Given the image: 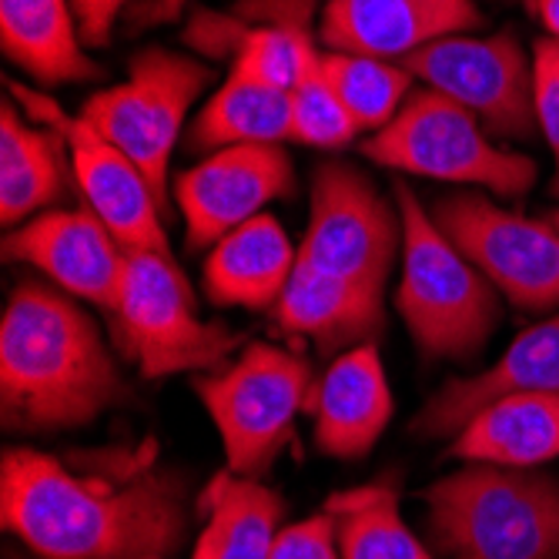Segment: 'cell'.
I'll return each mask as SVG.
<instances>
[{"label":"cell","mask_w":559,"mask_h":559,"mask_svg":"<svg viewBox=\"0 0 559 559\" xmlns=\"http://www.w3.org/2000/svg\"><path fill=\"white\" fill-rule=\"evenodd\" d=\"M0 523L40 559H165L188 536V479L151 449L100 455L78 473L50 452L11 445Z\"/></svg>","instance_id":"obj_1"},{"label":"cell","mask_w":559,"mask_h":559,"mask_svg":"<svg viewBox=\"0 0 559 559\" xmlns=\"http://www.w3.org/2000/svg\"><path fill=\"white\" fill-rule=\"evenodd\" d=\"M128 382L81 301L47 282L14 285L0 319V416L21 436L81 429L128 402Z\"/></svg>","instance_id":"obj_2"},{"label":"cell","mask_w":559,"mask_h":559,"mask_svg":"<svg viewBox=\"0 0 559 559\" xmlns=\"http://www.w3.org/2000/svg\"><path fill=\"white\" fill-rule=\"evenodd\" d=\"M426 533L442 559H559V476L463 463L426 492Z\"/></svg>","instance_id":"obj_3"},{"label":"cell","mask_w":559,"mask_h":559,"mask_svg":"<svg viewBox=\"0 0 559 559\" xmlns=\"http://www.w3.org/2000/svg\"><path fill=\"white\" fill-rule=\"evenodd\" d=\"M402 262L395 312L426 359L469 362L499 322V292L455 248L409 185H395Z\"/></svg>","instance_id":"obj_4"},{"label":"cell","mask_w":559,"mask_h":559,"mask_svg":"<svg viewBox=\"0 0 559 559\" xmlns=\"http://www.w3.org/2000/svg\"><path fill=\"white\" fill-rule=\"evenodd\" d=\"M316 372L309 359L272 342H251L228 366L194 376L191 389L222 439L225 469L265 479L309 413Z\"/></svg>","instance_id":"obj_5"},{"label":"cell","mask_w":559,"mask_h":559,"mask_svg":"<svg viewBox=\"0 0 559 559\" xmlns=\"http://www.w3.org/2000/svg\"><path fill=\"white\" fill-rule=\"evenodd\" d=\"M362 155L399 175L469 185L499 198H523L539 175L530 155L496 144L476 115L432 87L413 91L382 131L366 134Z\"/></svg>","instance_id":"obj_6"},{"label":"cell","mask_w":559,"mask_h":559,"mask_svg":"<svg viewBox=\"0 0 559 559\" xmlns=\"http://www.w3.org/2000/svg\"><path fill=\"white\" fill-rule=\"evenodd\" d=\"M108 319L121 355L144 379L218 372L241 342L225 322L198 316L185 272L165 251H128L124 285Z\"/></svg>","instance_id":"obj_7"},{"label":"cell","mask_w":559,"mask_h":559,"mask_svg":"<svg viewBox=\"0 0 559 559\" xmlns=\"http://www.w3.org/2000/svg\"><path fill=\"white\" fill-rule=\"evenodd\" d=\"M212 68L168 47H144L128 78L84 100L81 115L144 171L158 198L171 201V158L194 100L209 91Z\"/></svg>","instance_id":"obj_8"},{"label":"cell","mask_w":559,"mask_h":559,"mask_svg":"<svg viewBox=\"0 0 559 559\" xmlns=\"http://www.w3.org/2000/svg\"><path fill=\"white\" fill-rule=\"evenodd\" d=\"M298 262L382 298L395 262H402L399 205L366 171L345 162L319 165Z\"/></svg>","instance_id":"obj_9"},{"label":"cell","mask_w":559,"mask_h":559,"mask_svg":"<svg viewBox=\"0 0 559 559\" xmlns=\"http://www.w3.org/2000/svg\"><path fill=\"white\" fill-rule=\"evenodd\" d=\"M442 235L523 312L559 309V228L496 205L489 194L452 191L429 209Z\"/></svg>","instance_id":"obj_10"},{"label":"cell","mask_w":559,"mask_h":559,"mask_svg":"<svg viewBox=\"0 0 559 559\" xmlns=\"http://www.w3.org/2000/svg\"><path fill=\"white\" fill-rule=\"evenodd\" d=\"M8 91L21 111L64 138L71 175L84 205L115 231L124 251H165L171 255L165 201L124 151L115 147L84 115L64 111L50 94L31 91L24 84H8Z\"/></svg>","instance_id":"obj_11"},{"label":"cell","mask_w":559,"mask_h":559,"mask_svg":"<svg viewBox=\"0 0 559 559\" xmlns=\"http://www.w3.org/2000/svg\"><path fill=\"white\" fill-rule=\"evenodd\" d=\"M402 68L423 87L463 105L496 138H530L536 131L533 55L513 34H452L416 50Z\"/></svg>","instance_id":"obj_12"},{"label":"cell","mask_w":559,"mask_h":559,"mask_svg":"<svg viewBox=\"0 0 559 559\" xmlns=\"http://www.w3.org/2000/svg\"><path fill=\"white\" fill-rule=\"evenodd\" d=\"M292 191L295 165L282 144H235L212 151L171 181V201L185 222L188 251H209L218 238L265 215L272 201Z\"/></svg>","instance_id":"obj_13"},{"label":"cell","mask_w":559,"mask_h":559,"mask_svg":"<svg viewBox=\"0 0 559 559\" xmlns=\"http://www.w3.org/2000/svg\"><path fill=\"white\" fill-rule=\"evenodd\" d=\"M4 259L37 269L50 285L105 316L115 312L128 269L124 245L91 209H50L8 228Z\"/></svg>","instance_id":"obj_14"},{"label":"cell","mask_w":559,"mask_h":559,"mask_svg":"<svg viewBox=\"0 0 559 559\" xmlns=\"http://www.w3.org/2000/svg\"><path fill=\"white\" fill-rule=\"evenodd\" d=\"M479 24L476 0H325L319 44L402 64L416 50Z\"/></svg>","instance_id":"obj_15"},{"label":"cell","mask_w":559,"mask_h":559,"mask_svg":"<svg viewBox=\"0 0 559 559\" xmlns=\"http://www.w3.org/2000/svg\"><path fill=\"white\" fill-rule=\"evenodd\" d=\"M316 449L332 460H362L395 416V399L376 342L355 345L329 362L309 402Z\"/></svg>","instance_id":"obj_16"},{"label":"cell","mask_w":559,"mask_h":559,"mask_svg":"<svg viewBox=\"0 0 559 559\" xmlns=\"http://www.w3.org/2000/svg\"><path fill=\"white\" fill-rule=\"evenodd\" d=\"M513 392L559 395V312L523 329L489 369L463 379H449L419 409L413 432L423 439H449L483 405Z\"/></svg>","instance_id":"obj_17"},{"label":"cell","mask_w":559,"mask_h":559,"mask_svg":"<svg viewBox=\"0 0 559 559\" xmlns=\"http://www.w3.org/2000/svg\"><path fill=\"white\" fill-rule=\"evenodd\" d=\"M205 255L201 282L212 305L272 312L295 275L298 245L288 238L282 222L265 212L218 238Z\"/></svg>","instance_id":"obj_18"},{"label":"cell","mask_w":559,"mask_h":559,"mask_svg":"<svg viewBox=\"0 0 559 559\" xmlns=\"http://www.w3.org/2000/svg\"><path fill=\"white\" fill-rule=\"evenodd\" d=\"M272 319L285 335L309 338L322 355L335 359V355L382 335L385 305L362 288L298 262L288 288L272 309Z\"/></svg>","instance_id":"obj_19"},{"label":"cell","mask_w":559,"mask_h":559,"mask_svg":"<svg viewBox=\"0 0 559 559\" xmlns=\"http://www.w3.org/2000/svg\"><path fill=\"white\" fill-rule=\"evenodd\" d=\"M449 455L460 463L536 469L559 460V395H499L452 436Z\"/></svg>","instance_id":"obj_20"},{"label":"cell","mask_w":559,"mask_h":559,"mask_svg":"<svg viewBox=\"0 0 559 559\" xmlns=\"http://www.w3.org/2000/svg\"><path fill=\"white\" fill-rule=\"evenodd\" d=\"M71 171V155L64 138L31 124L24 111L17 115L14 97H4L0 111V222L17 228L40 212H50L64 198Z\"/></svg>","instance_id":"obj_21"},{"label":"cell","mask_w":559,"mask_h":559,"mask_svg":"<svg viewBox=\"0 0 559 559\" xmlns=\"http://www.w3.org/2000/svg\"><path fill=\"white\" fill-rule=\"evenodd\" d=\"M0 47L40 87L94 81L71 0H0Z\"/></svg>","instance_id":"obj_22"},{"label":"cell","mask_w":559,"mask_h":559,"mask_svg":"<svg viewBox=\"0 0 559 559\" xmlns=\"http://www.w3.org/2000/svg\"><path fill=\"white\" fill-rule=\"evenodd\" d=\"M285 526V502L262 479L222 473L205 492V526L191 559H272Z\"/></svg>","instance_id":"obj_23"},{"label":"cell","mask_w":559,"mask_h":559,"mask_svg":"<svg viewBox=\"0 0 559 559\" xmlns=\"http://www.w3.org/2000/svg\"><path fill=\"white\" fill-rule=\"evenodd\" d=\"M325 513L335 530L338 559H439L402 520L399 489L389 479L332 492Z\"/></svg>","instance_id":"obj_24"},{"label":"cell","mask_w":559,"mask_h":559,"mask_svg":"<svg viewBox=\"0 0 559 559\" xmlns=\"http://www.w3.org/2000/svg\"><path fill=\"white\" fill-rule=\"evenodd\" d=\"M188 141L209 155L235 144H285L292 141V94L228 71V81L191 121Z\"/></svg>","instance_id":"obj_25"},{"label":"cell","mask_w":559,"mask_h":559,"mask_svg":"<svg viewBox=\"0 0 559 559\" xmlns=\"http://www.w3.org/2000/svg\"><path fill=\"white\" fill-rule=\"evenodd\" d=\"M322 71L366 134L382 131L416 91V78L399 61L329 50L322 55Z\"/></svg>","instance_id":"obj_26"},{"label":"cell","mask_w":559,"mask_h":559,"mask_svg":"<svg viewBox=\"0 0 559 559\" xmlns=\"http://www.w3.org/2000/svg\"><path fill=\"white\" fill-rule=\"evenodd\" d=\"M292 141L309 147H345L362 134L352 111L342 105L332 81L322 71V61L305 74L292 91Z\"/></svg>","instance_id":"obj_27"},{"label":"cell","mask_w":559,"mask_h":559,"mask_svg":"<svg viewBox=\"0 0 559 559\" xmlns=\"http://www.w3.org/2000/svg\"><path fill=\"white\" fill-rule=\"evenodd\" d=\"M533 108L536 131L546 138L556 165V191H559V44L543 37L533 44Z\"/></svg>","instance_id":"obj_28"},{"label":"cell","mask_w":559,"mask_h":559,"mask_svg":"<svg viewBox=\"0 0 559 559\" xmlns=\"http://www.w3.org/2000/svg\"><path fill=\"white\" fill-rule=\"evenodd\" d=\"M272 559H338V546H335V530L329 513H316L305 516L298 523H285Z\"/></svg>","instance_id":"obj_29"},{"label":"cell","mask_w":559,"mask_h":559,"mask_svg":"<svg viewBox=\"0 0 559 559\" xmlns=\"http://www.w3.org/2000/svg\"><path fill=\"white\" fill-rule=\"evenodd\" d=\"M134 4V0H71L84 47H105L111 44V31L115 21L121 17V11Z\"/></svg>","instance_id":"obj_30"},{"label":"cell","mask_w":559,"mask_h":559,"mask_svg":"<svg viewBox=\"0 0 559 559\" xmlns=\"http://www.w3.org/2000/svg\"><path fill=\"white\" fill-rule=\"evenodd\" d=\"M530 11L546 27V37L559 44V0H530Z\"/></svg>","instance_id":"obj_31"},{"label":"cell","mask_w":559,"mask_h":559,"mask_svg":"<svg viewBox=\"0 0 559 559\" xmlns=\"http://www.w3.org/2000/svg\"><path fill=\"white\" fill-rule=\"evenodd\" d=\"M181 8V0H165V11H178Z\"/></svg>","instance_id":"obj_32"},{"label":"cell","mask_w":559,"mask_h":559,"mask_svg":"<svg viewBox=\"0 0 559 559\" xmlns=\"http://www.w3.org/2000/svg\"><path fill=\"white\" fill-rule=\"evenodd\" d=\"M134 559H158V556H134Z\"/></svg>","instance_id":"obj_33"},{"label":"cell","mask_w":559,"mask_h":559,"mask_svg":"<svg viewBox=\"0 0 559 559\" xmlns=\"http://www.w3.org/2000/svg\"><path fill=\"white\" fill-rule=\"evenodd\" d=\"M552 225H556V228H559V212H556V218H552Z\"/></svg>","instance_id":"obj_34"}]
</instances>
